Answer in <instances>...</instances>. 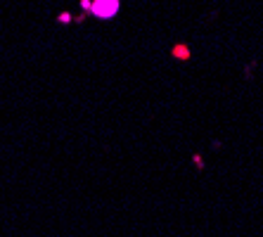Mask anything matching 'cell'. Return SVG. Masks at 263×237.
Here are the masks:
<instances>
[{"mask_svg":"<svg viewBox=\"0 0 263 237\" xmlns=\"http://www.w3.org/2000/svg\"><path fill=\"white\" fill-rule=\"evenodd\" d=\"M171 52L178 57V60H190V48H185V45H176Z\"/></svg>","mask_w":263,"mask_h":237,"instance_id":"obj_2","label":"cell"},{"mask_svg":"<svg viewBox=\"0 0 263 237\" xmlns=\"http://www.w3.org/2000/svg\"><path fill=\"white\" fill-rule=\"evenodd\" d=\"M81 7H83V10H88V12H90V0H81Z\"/></svg>","mask_w":263,"mask_h":237,"instance_id":"obj_3","label":"cell"},{"mask_svg":"<svg viewBox=\"0 0 263 237\" xmlns=\"http://www.w3.org/2000/svg\"><path fill=\"white\" fill-rule=\"evenodd\" d=\"M119 7H121L119 0H92L90 14L92 17H100V19H111L119 12Z\"/></svg>","mask_w":263,"mask_h":237,"instance_id":"obj_1","label":"cell"}]
</instances>
